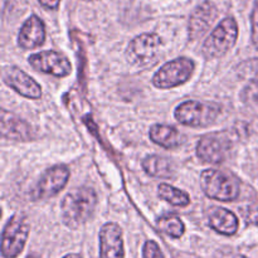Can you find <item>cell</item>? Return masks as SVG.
<instances>
[{
  "instance_id": "cell-20",
  "label": "cell",
  "mask_w": 258,
  "mask_h": 258,
  "mask_svg": "<svg viewBox=\"0 0 258 258\" xmlns=\"http://www.w3.org/2000/svg\"><path fill=\"white\" fill-rule=\"evenodd\" d=\"M158 227L173 238H180L184 234L185 227L181 219L175 214H165L158 219Z\"/></svg>"
},
{
  "instance_id": "cell-1",
  "label": "cell",
  "mask_w": 258,
  "mask_h": 258,
  "mask_svg": "<svg viewBox=\"0 0 258 258\" xmlns=\"http://www.w3.org/2000/svg\"><path fill=\"white\" fill-rule=\"evenodd\" d=\"M97 196L93 189L82 186L70 191L60 204L63 222L70 228L83 226L95 212Z\"/></svg>"
},
{
  "instance_id": "cell-10",
  "label": "cell",
  "mask_w": 258,
  "mask_h": 258,
  "mask_svg": "<svg viewBox=\"0 0 258 258\" xmlns=\"http://www.w3.org/2000/svg\"><path fill=\"white\" fill-rule=\"evenodd\" d=\"M28 62L34 70L59 78L67 77L72 71V66L67 57L55 50L35 53L28 58Z\"/></svg>"
},
{
  "instance_id": "cell-23",
  "label": "cell",
  "mask_w": 258,
  "mask_h": 258,
  "mask_svg": "<svg viewBox=\"0 0 258 258\" xmlns=\"http://www.w3.org/2000/svg\"><path fill=\"white\" fill-rule=\"evenodd\" d=\"M251 23H252V43L258 50V3L254 5V9L251 15Z\"/></svg>"
},
{
  "instance_id": "cell-13",
  "label": "cell",
  "mask_w": 258,
  "mask_h": 258,
  "mask_svg": "<svg viewBox=\"0 0 258 258\" xmlns=\"http://www.w3.org/2000/svg\"><path fill=\"white\" fill-rule=\"evenodd\" d=\"M217 14H218V12H217L216 5L211 2H204L203 4L197 7L196 10L191 13L190 20H189V38L196 40L199 37H202L209 29V27L213 24Z\"/></svg>"
},
{
  "instance_id": "cell-19",
  "label": "cell",
  "mask_w": 258,
  "mask_h": 258,
  "mask_svg": "<svg viewBox=\"0 0 258 258\" xmlns=\"http://www.w3.org/2000/svg\"><path fill=\"white\" fill-rule=\"evenodd\" d=\"M158 194L163 201L168 202L171 206L175 207H186L190 203L188 193L183 190H179L175 186H171L169 184H160L158 188Z\"/></svg>"
},
{
  "instance_id": "cell-18",
  "label": "cell",
  "mask_w": 258,
  "mask_h": 258,
  "mask_svg": "<svg viewBox=\"0 0 258 258\" xmlns=\"http://www.w3.org/2000/svg\"><path fill=\"white\" fill-rule=\"evenodd\" d=\"M141 166L149 175L154 178H170L173 174L170 161L159 155L146 156L141 163Z\"/></svg>"
},
{
  "instance_id": "cell-4",
  "label": "cell",
  "mask_w": 258,
  "mask_h": 258,
  "mask_svg": "<svg viewBox=\"0 0 258 258\" xmlns=\"http://www.w3.org/2000/svg\"><path fill=\"white\" fill-rule=\"evenodd\" d=\"M221 113V107L214 103L185 101L175 108L174 116L181 125L191 127H206L216 121Z\"/></svg>"
},
{
  "instance_id": "cell-6",
  "label": "cell",
  "mask_w": 258,
  "mask_h": 258,
  "mask_svg": "<svg viewBox=\"0 0 258 258\" xmlns=\"http://www.w3.org/2000/svg\"><path fill=\"white\" fill-rule=\"evenodd\" d=\"M194 62L190 58L180 57L166 62L153 77V85L161 90L174 88L185 83L191 77Z\"/></svg>"
},
{
  "instance_id": "cell-12",
  "label": "cell",
  "mask_w": 258,
  "mask_h": 258,
  "mask_svg": "<svg viewBox=\"0 0 258 258\" xmlns=\"http://www.w3.org/2000/svg\"><path fill=\"white\" fill-rule=\"evenodd\" d=\"M100 257L123 258L122 231L116 223H106L101 228Z\"/></svg>"
},
{
  "instance_id": "cell-24",
  "label": "cell",
  "mask_w": 258,
  "mask_h": 258,
  "mask_svg": "<svg viewBox=\"0 0 258 258\" xmlns=\"http://www.w3.org/2000/svg\"><path fill=\"white\" fill-rule=\"evenodd\" d=\"M39 3L43 5V7L47 8V9L54 10L58 8L60 0H39Z\"/></svg>"
},
{
  "instance_id": "cell-8",
  "label": "cell",
  "mask_w": 258,
  "mask_h": 258,
  "mask_svg": "<svg viewBox=\"0 0 258 258\" xmlns=\"http://www.w3.org/2000/svg\"><path fill=\"white\" fill-rule=\"evenodd\" d=\"M70 179V170L64 165H55L53 168L45 170V173L40 176L39 181L32 189L33 201H44L52 198L55 194L59 193Z\"/></svg>"
},
{
  "instance_id": "cell-28",
  "label": "cell",
  "mask_w": 258,
  "mask_h": 258,
  "mask_svg": "<svg viewBox=\"0 0 258 258\" xmlns=\"http://www.w3.org/2000/svg\"><path fill=\"white\" fill-rule=\"evenodd\" d=\"M88 2H91V0H88Z\"/></svg>"
},
{
  "instance_id": "cell-7",
  "label": "cell",
  "mask_w": 258,
  "mask_h": 258,
  "mask_svg": "<svg viewBox=\"0 0 258 258\" xmlns=\"http://www.w3.org/2000/svg\"><path fill=\"white\" fill-rule=\"evenodd\" d=\"M160 48L161 38L154 33H145L131 40L126 49V58L134 67H146L155 60Z\"/></svg>"
},
{
  "instance_id": "cell-26",
  "label": "cell",
  "mask_w": 258,
  "mask_h": 258,
  "mask_svg": "<svg viewBox=\"0 0 258 258\" xmlns=\"http://www.w3.org/2000/svg\"><path fill=\"white\" fill-rule=\"evenodd\" d=\"M63 258H82L80 256V254H76V253H71V254H67V256H64Z\"/></svg>"
},
{
  "instance_id": "cell-17",
  "label": "cell",
  "mask_w": 258,
  "mask_h": 258,
  "mask_svg": "<svg viewBox=\"0 0 258 258\" xmlns=\"http://www.w3.org/2000/svg\"><path fill=\"white\" fill-rule=\"evenodd\" d=\"M150 139L165 149L178 148L184 141V136L175 127L168 125H154L150 128Z\"/></svg>"
},
{
  "instance_id": "cell-25",
  "label": "cell",
  "mask_w": 258,
  "mask_h": 258,
  "mask_svg": "<svg viewBox=\"0 0 258 258\" xmlns=\"http://www.w3.org/2000/svg\"><path fill=\"white\" fill-rule=\"evenodd\" d=\"M223 258H247V257L242 256V254H237V253H228L226 254V256H223Z\"/></svg>"
},
{
  "instance_id": "cell-11",
  "label": "cell",
  "mask_w": 258,
  "mask_h": 258,
  "mask_svg": "<svg viewBox=\"0 0 258 258\" xmlns=\"http://www.w3.org/2000/svg\"><path fill=\"white\" fill-rule=\"evenodd\" d=\"M3 80L10 88L27 98L38 100L42 96V88L30 76L18 67H7L3 71Z\"/></svg>"
},
{
  "instance_id": "cell-21",
  "label": "cell",
  "mask_w": 258,
  "mask_h": 258,
  "mask_svg": "<svg viewBox=\"0 0 258 258\" xmlns=\"http://www.w3.org/2000/svg\"><path fill=\"white\" fill-rule=\"evenodd\" d=\"M238 75L244 80L253 81L258 83V59L243 62L238 66Z\"/></svg>"
},
{
  "instance_id": "cell-2",
  "label": "cell",
  "mask_w": 258,
  "mask_h": 258,
  "mask_svg": "<svg viewBox=\"0 0 258 258\" xmlns=\"http://www.w3.org/2000/svg\"><path fill=\"white\" fill-rule=\"evenodd\" d=\"M201 185L207 197L222 202L236 201L241 191L239 181L232 174L216 169L202 173Z\"/></svg>"
},
{
  "instance_id": "cell-15",
  "label": "cell",
  "mask_w": 258,
  "mask_h": 258,
  "mask_svg": "<svg viewBox=\"0 0 258 258\" xmlns=\"http://www.w3.org/2000/svg\"><path fill=\"white\" fill-rule=\"evenodd\" d=\"M2 136L10 140L25 141L32 138V128L7 110H2Z\"/></svg>"
},
{
  "instance_id": "cell-27",
  "label": "cell",
  "mask_w": 258,
  "mask_h": 258,
  "mask_svg": "<svg viewBox=\"0 0 258 258\" xmlns=\"http://www.w3.org/2000/svg\"><path fill=\"white\" fill-rule=\"evenodd\" d=\"M28 258H35V257H33V256H30V257H28Z\"/></svg>"
},
{
  "instance_id": "cell-14",
  "label": "cell",
  "mask_w": 258,
  "mask_h": 258,
  "mask_svg": "<svg viewBox=\"0 0 258 258\" xmlns=\"http://www.w3.org/2000/svg\"><path fill=\"white\" fill-rule=\"evenodd\" d=\"M45 28L44 23L37 17L32 15L25 20L18 34V44L23 49H34L44 43Z\"/></svg>"
},
{
  "instance_id": "cell-9",
  "label": "cell",
  "mask_w": 258,
  "mask_h": 258,
  "mask_svg": "<svg viewBox=\"0 0 258 258\" xmlns=\"http://www.w3.org/2000/svg\"><path fill=\"white\" fill-rule=\"evenodd\" d=\"M231 148V140L224 134H208L198 143L197 155L207 164H221L226 160Z\"/></svg>"
},
{
  "instance_id": "cell-22",
  "label": "cell",
  "mask_w": 258,
  "mask_h": 258,
  "mask_svg": "<svg viewBox=\"0 0 258 258\" xmlns=\"http://www.w3.org/2000/svg\"><path fill=\"white\" fill-rule=\"evenodd\" d=\"M143 254L144 258H164L163 253L160 251V247L154 241L146 242L145 246H144Z\"/></svg>"
},
{
  "instance_id": "cell-3",
  "label": "cell",
  "mask_w": 258,
  "mask_h": 258,
  "mask_svg": "<svg viewBox=\"0 0 258 258\" xmlns=\"http://www.w3.org/2000/svg\"><path fill=\"white\" fill-rule=\"evenodd\" d=\"M238 38V25L233 18L222 20L211 33L203 44V54L208 59H214L226 54L234 47Z\"/></svg>"
},
{
  "instance_id": "cell-5",
  "label": "cell",
  "mask_w": 258,
  "mask_h": 258,
  "mask_svg": "<svg viewBox=\"0 0 258 258\" xmlns=\"http://www.w3.org/2000/svg\"><path fill=\"white\" fill-rule=\"evenodd\" d=\"M30 226L27 217L15 214L5 226L2 238V253L5 258H15L23 251L29 236Z\"/></svg>"
},
{
  "instance_id": "cell-16",
  "label": "cell",
  "mask_w": 258,
  "mask_h": 258,
  "mask_svg": "<svg viewBox=\"0 0 258 258\" xmlns=\"http://www.w3.org/2000/svg\"><path fill=\"white\" fill-rule=\"evenodd\" d=\"M209 226L218 233L232 236L238 229V219L236 214L228 209L214 208L209 216Z\"/></svg>"
}]
</instances>
